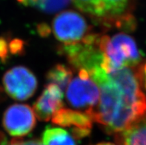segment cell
Instances as JSON below:
<instances>
[{
    "label": "cell",
    "mask_w": 146,
    "mask_h": 145,
    "mask_svg": "<svg viewBox=\"0 0 146 145\" xmlns=\"http://www.w3.org/2000/svg\"><path fill=\"white\" fill-rule=\"evenodd\" d=\"M88 73L100 88V96L99 105L87 113L106 132L119 133L145 116L146 96L135 67L111 73L100 67Z\"/></svg>",
    "instance_id": "1"
},
{
    "label": "cell",
    "mask_w": 146,
    "mask_h": 145,
    "mask_svg": "<svg viewBox=\"0 0 146 145\" xmlns=\"http://www.w3.org/2000/svg\"><path fill=\"white\" fill-rule=\"evenodd\" d=\"M100 48L103 55L102 68L107 73L124 68H134L139 64L143 54L135 40L124 33L113 36H101Z\"/></svg>",
    "instance_id": "2"
},
{
    "label": "cell",
    "mask_w": 146,
    "mask_h": 145,
    "mask_svg": "<svg viewBox=\"0 0 146 145\" xmlns=\"http://www.w3.org/2000/svg\"><path fill=\"white\" fill-rule=\"evenodd\" d=\"M100 36L99 34L88 33L80 42L60 45L59 53L66 57L74 68L90 72L102 67L103 62V55L100 48Z\"/></svg>",
    "instance_id": "3"
},
{
    "label": "cell",
    "mask_w": 146,
    "mask_h": 145,
    "mask_svg": "<svg viewBox=\"0 0 146 145\" xmlns=\"http://www.w3.org/2000/svg\"><path fill=\"white\" fill-rule=\"evenodd\" d=\"M67 100L75 108L89 111L96 106L100 96V87L85 69L79 70L78 76L67 87Z\"/></svg>",
    "instance_id": "4"
},
{
    "label": "cell",
    "mask_w": 146,
    "mask_h": 145,
    "mask_svg": "<svg viewBox=\"0 0 146 145\" xmlns=\"http://www.w3.org/2000/svg\"><path fill=\"white\" fill-rule=\"evenodd\" d=\"M86 19L75 11H63L54 17L52 31L54 36L62 44L80 42L90 33Z\"/></svg>",
    "instance_id": "5"
},
{
    "label": "cell",
    "mask_w": 146,
    "mask_h": 145,
    "mask_svg": "<svg viewBox=\"0 0 146 145\" xmlns=\"http://www.w3.org/2000/svg\"><path fill=\"white\" fill-rule=\"evenodd\" d=\"M7 95L17 101L30 99L37 88V79L32 71L24 66H16L6 72L2 79Z\"/></svg>",
    "instance_id": "6"
},
{
    "label": "cell",
    "mask_w": 146,
    "mask_h": 145,
    "mask_svg": "<svg viewBox=\"0 0 146 145\" xmlns=\"http://www.w3.org/2000/svg\"><path fill=\"white\" fill-rule=\"evenodd\" d=\"M35 113L28 105L14 104L5 111L2 124L6 132L15 138L27 136L35 127Z\"/></svg>",
    "instance_id": "7"
},
{
    "label": "cell",
    "mask_w": 146,
    "mask_h": 145,
    "mask_svg": "<svg viewBox=\"0 0 146 145\" xmlns=\"http://www.w3.org/2000/svg\"><path fill=\"white\" fill-rule=\"evenodd\" d=\"M77 9L96 18H113L125 14L129 0H72Z\"/></svg>",
    "instance_id": "8"
},
{
    "label": "cell",
    "mask_w": 146,
    "mask_h": 145,
    "mask_svg": "<svg viewBox=\"0 0 146 145\" xmlns=\"http://www.w3.org/2000/svg\"><path fill=\"white\" fill-rule=\"evenodd\" d=\"M54 124L70 127L74 138H85L88 136L92 128L93 119L87 112L69 108H61L51 119Z\"/></svg>",
    "instance_id": "9"
},
{
    "label": "cell",
    "mask_w": 146,
    "mask_h": 145,
    "mask_svg": "<svg viewBox=\"0 0 146 145\" xmlns=\"http://www.w3.org/2000/svg\"><path fill=\"white\" fill-rule=\"evenodd\" d=\"M63 91L59 87L48 84L33 104V111L39 120H51L56 113L63 106Z\"/></svg>",
    "instance_id": "10"
},
{
    "label": "cell",
    "mask_w": 146,
    "mask_h": 145,
    "mask_svg": "<svg viewBox=\"0 0 146 145\" xmlns=\"http://www.w3.org/2000/svg\"><path fill=\"white\" fill-rule=\"evenodd\" d=\"M117 145H146V115L134 124L116 134Z\"/></svg>",
    "instance_id": "11"
},
{
    "label": "cell",
    "mask_w": 146,
    "mask_h": 145,
    "mask_svg": "<svg viewBox=\"0 0 146 145\" xmlns=\"http://www.w3.org/2000/svg\"><path fill=\"white\" fill-rule=\"evenodd\" d=\"M43 145H76L74 137L64 129L47 127L42 133Z\"/></svg>",
    "instance_id": "12"
},
{
    "label": "cell",
    "mask_w": 146,
    "mask_h": 145,
    "mask_svg": "<svg viewBox=\"0 0 146 145\" xmlns=\"http://www.w3.org/2000/svg\"><path fill=\"white\" fill-rule=\"evenodd\" d=\"M72 75V70L69 67L58 64L47 73L46 79L49 84L56 85L64 92L71 81Z\"/></svg>",
    "instance_id": "13"
},
{
    "label": "cell",
    "mask_w": 146,
    "mask_h": 145,
    "mask_svg": "<svg viewBox=\"0 0 146 145\" xmlns=\"http://www.w3.org/2000/svg\"><path fill=\"white\" fill-rule=\"evenodd\" d=\"M25 7H33L46 13H56L67 7L70 0H17Z\"/></svg>",
    "instance_id": "14"
},
{
    "label": "cell",
    "mask_w": 146,
    "mask_h": 145,
    "mask_svg": "<svg viewBox=\"0 0 146 145\" xmlns=\"http://www.w3.org/2000/svg\"><path fill=\"white\" fill-rule=\"evenodd\" d=\"M8 45H9L10 52L13 55H20L24 50V42L21 39H13Z\"/></svg>",
    "instance_id": "15"
},
{
    "label": "cell",
    "mask_w": 146,
    "mask_h": 145,
    "mask_svg": "<svg viewBox=\"0 0 146 145\" xmlns=\"http://www.w3.org/2000/svg\"><path fill=\"white\" fill-rule=\"evenodd\" d=\"M9 45L7 44V41L3 37H0V60L5 62L8 57L9 53Z\"/></svg>",
    "instance_id": "16"
},
{
    "label": "cell",
    "mask_w": 146,
    "mask_h": 145,
    "mask_svg": "<svg viewBox=\"0 0 146 145\" xmlns=\"http://www.w3.org/2000/svg\"><path fill=\"white\" fill-rule=\"evenodd\" d=\"M136 69L141 85H143L146 90V62L141 66L136 67Z\"/></svg>",
    "instance_id": "17"
},
{
    "label": "cell",
    "mask_w": 146,
    "mask_h": 145,
    "mask_svg": "<svg viewBox=\"0 0 146 145\" xmlns=\"http://www.w3.org/2000/svg\"><path fill=\"white\" fill-rule=\"evenodd\" d=\"M13 145H43L42 143L37 139L22 140L20 138H13L11 141Z\"/></svg>",
    "instance_id": "18"
},
{
    "label": "cell",
    "mask_w": 146,
    "mask_h": 145,
    "mask_svg": "<svg viewBox=\"0 0 146 145\" xmlns=\"http://www.w3.org/2000/svg\"><path fill=\"white\" fill-rule=\"evenodd\" d=\"M38 30L42 36H48L50 33V28L47 24H40Z\"/></svg>",
    "instance_id": "19"
},
{
    "label": "cell",
    "mask_w": 146,
    "mask_h": 145,
    "mask_svg": "<svg viewBox=\"0 0 146 145\" xmlns=\"http://www.w3.org/2000/svg\"><path fill=\"white\" fill-rule=\"evenodd\" d=\"M0 145H13L12 144V142H7V141L5 140V137H4L3 134L0 133Z\"/></svg>",
    "instance_id": "20"
},
{
    "label": "cell",
    "mask_w": 146,
    "mask_h": 145,
    "mask_svg": "<svg viewBox=\"0 0 146 145\" xmlns=\"http://www.w3.org/2000/svg\"><path fill=\"white\" fill-rule=\"evenodd\" d=\"M95 145H116L113 143H111V142H102V143H99Z\"/></svg>",
    "instance_id": "21"
}]
</instances>
